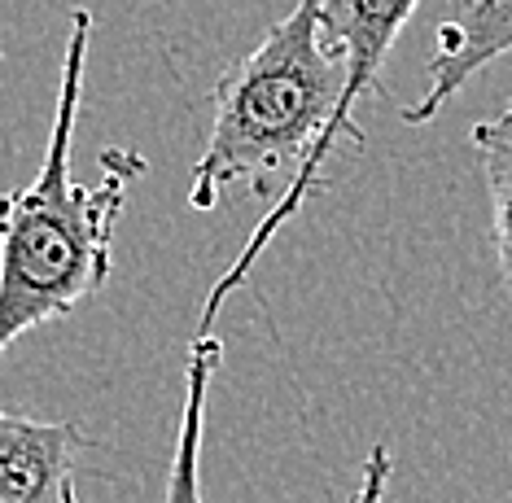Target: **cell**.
Segmentation results:
<instances>
[{
    "label": "cell",
    "mask_w": 512,
    "mask_h": 503,
    "mask_svg": "<svg viewBox=\"0 0 512 503\" xmlns=\"http://www.w3.org/2000/svg\"><path fill=\"white\" fill-rule=\"evenodd\" d=\"M324 0H298L254 49L211 88V136L193 167L189 206L215 210L232 189L276 202L246 250L211 285L197 333H211L232 289L246 285L259 254L276 241L298 206L324 189V136L346 92V66L320 27Z\"/></svg>",
    "instance_id": "1"
},
{
    "label": "cell",
    "mask_w": 512,
    "mask_h": 503,
    "mask_svg": "<svg viewBox=\"0 0 512 503\" xmlns=\"http://www.w3.org/2000/svg\"><path fill=\"white\" fill-rule=\"evenodd\" d=\"M88 44L92 14L75 9L44 162L31 184L0 193V355L18 337L62 320L79 302L106 289L114 228H119L132 184L149 171L145 154L114 145L101 154L97 184H79L71 175Z\"/></svg>",
    "instance_id": "2"
},
{
    "label": "cell",
    "mask_w": 512,
    "mask_h": 503,
    "mask_svg": "<svg viewBox=\"0 0 512 503\" xmlns=\"http://www.w3.org/2000/svg\"><path fill=\"white\" fill-rule=\"evenodd\" d=\"M416 5L421 0H324L320 5L324 40L333 44L346 66L342 105H337V119L320 149L324 162H329V154L342 140L351 149L368 145V132L359 127V105L386 92L381 70H386V57L394 49V40H399V31L407 27V18L416 14Z\"/></svg>",
    "instance_id": "3"
},
{
    "label": "cell",
    "mask_w": 512,
    "mask_h": 503,
    "mask_svg": "<svg viewBox=\"0 0 512 503\" xmlns=\"http://www.w3.org/2000/svg\"><path fill=\"white\" fill-rule=\"evenodd\" d=\"M88 447L75 420L0 412V503H79L75 460Z\"/></svg>",
    "instance_id": "4"
},
{
    "label": "cell",
    "mask_w": 512,
    "mask_h": 503,
    "mask_svg": "<svg viewBox=\"0 0 512 503\" xmlns=\"http://www.w3.org/2000/svg\"><path fill=\"white\" fill-rule=\"evenodd\" d=\"M504 53H512V0H469L456 18L438 27L425 66V92L412 105H403V123H434L442 105Z\"/></svg>",
    "instance_id": "5"
},
{
    "label": "cell",
    "mask_w": 512,
    "mask_h": 503,
    "mask_svg": "<svg viewBox=\"0 0 512 503\" xmlns=\"http://www.w3.org/2000/svg\"><path fill=\"white\" fill-rule=\"evenodd\" d=\"M219 359H224V346H219L215 333H197L189 342L176 451H171V473H167L162 503H206L202 499V429H206V394H211V377Z\"/></svg>",
    "instance_id": "6"
},
{
    "label": "cell",
    "mask_w": 512,
    "mask_h": 503,
    "mask_svg": "<svg viewBox=\"0 0 512 503\" xmlns=\"http://www.w3.org/2000/svg\"><path fill=\"white\" fill-rule=\"evenodd\" d=\"M473 149L482 158L486 193H491V237H495V259L504 289L512 294V105L499 110L495 119L473 123Z\"/></svg>",
    "instance_id": "7"
},
{
    "label": "cell",
    "mask_w": 512,
    "mask_h": 503,
    "mask_svg": "<svg viewBox=\"0 0 512 503\" xmlns=\"http://www.w3.org/2000/svg\"><path fill=\"white\" fill-rule=\"evenodd\" d=\"M390 477H394V455H390V447H386V442H372L364 469H359V486H355V495L346 499V503H386Z\"/></svg>",
    "instance_id": "8"
}]
</instances>
